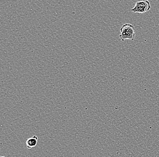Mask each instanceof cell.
Here are the masks:
<instances>
[{
    "label": "cell",
    "instance_id": "7a4b0ae2",
    "mask_svg": "<svg viewBox=\"0 0 159 157\" xmlns=\"http://www.w3.org/2000/svg\"><path fill=\"white\" fill-rule=\"evenodd\" d=\"M151 9L150 3L148 1H140L136 4L135 6L132 9L133 13H144L148 12Z\"/></svg>",
    "mask_w": 159,
    "mask_h": 157
},
{
    "label": "cell",
    "instance_id": "277c9868",
    "mask_svg": "<svg viewBox=\"0 0 159 157\" xmlns=\"http://www.w3.org/2000/svg\"><path fill=\"white\" fill-rule=\"evenodd\" d=\"M4 157V156H2V157Z\"/></svg>",
    "mask_w": 159,
    "mask_h": 157
},
{
    "label": "cell",
    "instance_id": "3957f363",
    "mask_svg": "<svg viewBox=\"0 0 159 157\" xmlns=\"http://www.w3.org/2000/svg\"><path fill=\"white\" fill-rule=\"evenodd\" d=\"M38 138L36 135L31 138H29L26 142L27 147L28 148H32L36 146L37 144Z\"/></svg>",
    "mask_w": 159,
    "mask_h": 157
},
{
    "label": "cell",
    "instance_id": "6da1fadb",
    "mask_svg": "<svg viewBox=\"0 0 159 157\" xmlns=\"http://www.w3.org/2000/svg\"><path fill=\"white\" fill-rule=\"evenodd\" d=\"M120 32L121 34L119 35V37L122 41L126 39L134 40L135 38L134 27L131 24H124L120 29Z\"/></svg>",
    "mask_w": 159,
    "mask_h": 157
}]
</instances>
